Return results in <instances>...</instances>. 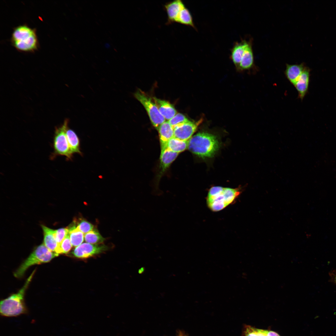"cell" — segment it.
<instances>
[{"mask_svg":"<svg viewBox=\"0 0 336 336\" xmlns=\"http://www.w3.org/2000/svg\"><path fill=\"white\" fill-rule=\"evenodd\" d=\"M254 63V58L251 44L250 43L246 49L243 54L237 70L240 71L250 69Z\"/></svg>","mask_w":336,"mask_h":336,"instance_id":"16","label":"cell"},{"mask_svg":"<svg viewBox=\"0 0 336 336\" xmlns=\"http://www.w3.org/2000/svg\"><path fill=\"white\" fill-rule=\"evenodd\" d=\"M240 189L239 188L212 187L207 195V205L213 212L220 211L235 201L241 193Z\"/></svg>","mask_w":336,"mask_h":336,"instance_id":"2","label":"cell"},{"mask_svg":"<svg viewBox=\"0 0 336 336\" xmlns=\"http://www.w3.org/2000/svg\"><path fill=\"white\" fill-rule=\"evenodd\" d=\"M76 227L79 231L85 234L92 230L93 226L87 221L81 220L79 222Z\"/></svg>","mask_w":336,"mask_h":336,"instance_id":"27","label":"cell"},{"mask_svg":"<svg viewBox=\"0 0 336 336\" xmlns=\"http://www.w3.org/2000/svg\"><path fill=\"white\" fill-rule=\"evenodd\" d=\"M84 238L86 242L93 244L101 243L105 240V238L95 230H91L85 234Z\"/></svg>","mask_w":336,"mask_h":336,"instance_id":"24","label":"cell"},{"mask_svg":"<svg viewBox=\"0 0 336 336\" xmlns=\"http://www.w3.org/2000/svg\"><path fill=\"white\" fill-rule=\"evenodd\" d=\"M219 148V142L216 137L208 133H198L188 140L189 150L201 157L213 156Z\"/></svg>","mask_w":336,"mask_h":336,"instance_id":"3","label":"cell"},{"mask_svg":"<svg viewBox=\"0 0 336 336\" xmlns=\"http://www.w3.org/2000/svg\"><path fill=\"white\" fill-rule=\"evenodd\" d=\"M44 233V244L50 251L55 252L58 246L54 235V230L42 225Z\"/></svg>","mask_w":336,"mask_h":336,"instance_id":"18","label":"cell"},{"mask_svg":"<svg viewBox=\"0 0 336 336\" xmlns=\"http://www.w3.org/2000/svg\"><path fill=\"white\" fill-rule=\"evenodd\" d=\"M153 100L159 112L165 119L168 121L177 114L174 106L169 102L155 97L153 98Z\"/></svg>","mask_w":336,"mask_h":336,"instance_id":"11","label":"cell"},{"mask_svg":"<svg viewBox=\"0 0 336 336\" xmlns=\"http://www.w3.org/2000/svg\"><path fill=\"white\" fill-rule=\"evenodd\" d=\"M250 42L245 40L235 43L231 50L230 58L236 69L240 62L241 57Z\"/></svg>","mask_w":336,"mask_h":336,"instance_id":"14","label":"cell"},{"mask_svg":"<svg viewBox=\"0 0 336 336\" xmlns=\"http://www.w3.org/2000/svg\"><path fill=\"white\" fill-rule=\"evenodd\" d=\"M203 120V119L201 118L196 122L189 120L173 128L174 137L181 140H189Z\"/></svg>","mask_w":336,"mask_h":336,"instance_id":"9","label":"cell"},{"mask_svg":"<svg viewBox=\"0 0 336 336\" xmlns=\"http://www.w3.org/2000/svg\"><path fill=\"white\" fill-rule=\"evenodd\" d=\"M72 245L69 238V233L65 238L59 244L55 252L59 254H67L71 249Z\"/></svg>","mask_w":336,"mask_h":336,"instance_id":"25","label":"cell"},{"mask_svg":"<svg viewBox=\"0 0 336 336\" xmlns=\"http://www.w3.org/2000/svg\"><path fill=\"white\" fill-rule=\"evenodd\" d=\"M108 249V247L104 244H93L84 243L76 247L72 254L77 258H87L100 254Z\"/></svg>","mask_w":336,"mask_h":336,"instance_id":"8","label":"cell"},{"mask_svg":"<svg viewBox=\"0 0 336 336\" xmlns=\"http://www.w3.org/2000/svg\"><path fill=\"white\" fill-rule=\"evenodd\" d=\"M188 144V140H181L174 137L168 142L166 147L171 151L179 153L187 149Z\"/></svg>","mask_w":336,"mask_h":336,"instance_id":"21","label":"cell"},{"mask_svg":"<svg viewBox=\"0 0 336 336\" xmlns=\"http://www.w3.org/2000/svg\"><path fill=\"white\" fill-rule=\"evenodd\" d=\"M178 154L167 148L161 149L160 157V168L161 172H164L169 167Z\"/></svg>","mask_w":336,"mask_h":336,"instance_id":"17","label":"cell"},{"mask_svg":"<svg viewBox=\"0 0 336 336\" xmlns=\"http://www.w3.org/2000/svg\"><path fill=\"white\" fill-rule=\"evenodd\" d=\"M68 228H61L54 230V235L55 239L58 244L60 243L69 233Z\"/></svg>","mask_w":336,"mask_h":336,"instance_id":"28","label":"cell"},{"mask_svg":"<svg viewBox=\"0 0 336 336\" xmlns=\"http://www.w3.org/2000/svg\"><path fill=\"white\" fill-rule=\"evenodd\" d=\"M134 96L144 107L152 125L157 129L166 119L159 112L153 100L140 90L137 91Z\"/></svg>","mask_w":336,"mask_h":336,"instance_id":"7","label":"cell"},{"mask_svg":"<svg viewBox=\"0 0 336 336\" xmlns=\"http://www.w3.org/2000/svg\"><path fill=\"white\" fill-rule=\"evenodd\" d=\"M68 228L69 238L72 246L77 247L82 244L84 240V233L75 226H72Z\"/></svg>","mask_w":336,"mask_h":336,"instance_id":"23","label":"cell"},{"mask_svg":"<svg viewBox=\"0 0 336 336\" xmlns=\"http://www.w3.org/2000/svg\"><path fill=\"white\" fill-rule=\"evenodd\" d=\"M158 130L161 148H167L168 142L174 137V128L168 121H165L159 127Z\"/></svg>","mask_w":336,"mask_h":336,"instance_id":"13","label":"cell"},{"mask_svg":"<svg viewBox=\"0 0 336 336\" xmlns=\"http://www.w3.org/2000/svg\"><path fill=\"white\" fill-rule=\"evenodd\" d=\"M185 6L181 0H175L166 3L164 6L167 15V25L176 23L180 11Z\"/></svg>","mask_w":336,"mask_h":336,"instance_id":"10","label":"cell"},{"mask_svg":"<svg viewBox=\"0 0 336 336\" xmlns=\"http://www.w3.org/2000/svg\"><path fill=\"white\" fill-rule=\"evenodd\" d=\"M66 135L72 153H77L82 155L79 138L75 132L72 129L67 128Z\"/></svg>","mask_w":336,"mask_h":336,"instance_id":"19","label":"cell"},{"mask_svg":"<svg viewBox=\"0 0 336 336\" xmlns=\"http://www.w3.org/2000/svg\"><path fill=\"white\" fill-rule=\"evenodd\" d=\"M35 271L34 270L27 279L23 287L15 294L1 301L0 312L1 315L14 317L27 313L24 302V295Z\"/></svg>","mask_w":336,"mask_h":336,"instance_id":"1","label":"cell"},{"mask_svg":"<svg viewBox=\"0 0 336 336\" xmlns=\"http://www.w3.org/2000/svg\"><path fill=\"white\" fill-rule=\"evenodd\" d=\"M11 41L13 45L21 51L34 52L38 47L35 30L25 25L15 28L12 33Z\"/></svg>","mask_w":336,"mask_h":336,"instance_id":"4","label":"cell"},{"mask_svg":"<svg viewBox=\"0 0 336 336\" xmlns=\"http://www.w3.org/2000/svg\"><path fill=\"white\" fill-rule=\"evenodd\" d=\"M58 254L48 249L42 244L37 247L14 273L15 277H22L27 270L32 265L48 263Z\"/></svg>","mask_w":336,"mask_h":336,"instance_id":"5","label":"cell"},{"mask_svg":"<svg viewBox=\"0 0 336 336\" xmlns=\"http://www.w3.org/2000/svg\"><path fill=\"white\" fill-rule=\"evenodd\" d=\"M305 68L302 64H287L285 75L289 81L294 86Z\"/></svg>","mask_w":336,"mask_h":336,"instance_id":"15","label":"cell"},{"mask_svg":"<svg viewBox=\"0 0 336 336\" xmlns=\"http://www.w3.org/2000/svg\"><path fill=\"white\" fill-rule=\"evenodd\" d=\"M184 115L180 113L176 114L172 118L168 121L174 128L175 127L189 121Z\"/></svg>","mask_w":336,"mask_h":336,"instance_id":"26","label":"cell"},{"mask_svg":"<svg viewBox=\"0 0 336 336\" xmlns=\"http://www.w3.org/2000/svg\"><path fill=\"white\" fill-rule=\"evenodd\" d=\"M244 336H280L276 332L267 330L256 328L250 325H246Z\"/></svg>","mask_w":336,"mask_h":336,"instance_id":"20","label":"cell"},{"mask_svg":"<svg viewBox=\"0 0 336 336\" xmlns=\"http://www.w3.org/2000/svg\"><path fill=\"white\" fill-rule=\"evenodd\" d=\"M176 23L192 27L196 30L191 14L186 6L180 11Z\"/></svg>","mask_w":336,"mask_h":336,"instance_id":"22","label":"cell"},{"mask_svg":"<svg viewBox=\"0 0 336 336\" xmlns=\"http://www.w3.org/2000/svg\"><path fill=\"white\" fill-rule=\"evenodd\" d=\"M69 120L65 119L60 126L55 128L54 137V151L50 157L54 159L58 156H65L67 160H72L73 154L70 150L66 135Z\"/></svg>","mask_w":336,"mask_h":336,"instance_id":"6","label":"cell"},{"mask_svg":"<svg viewBox=\"0 0 336 336\" xmlns=\"http://www.w3.org/2000/svg\"><path fill=\"white\" fill-rule=\"evenodd\" d=\"M310 77V70L305 68L294 86L298 93V97L303 100L307 91Z\"/></svg>","mask_w":336,"mask_h":336,"instance_id":"12","label":"cell"},{"mask_svg":"<svg viewBox=\"0 0 336 336\" xmlns=\"http://www.w3.org/2000/svg\"><path fill=\"white\" fill-rule=\"evenodd\" d=\"M178 334H179V336H186V335H184V334H183L182 333V332H181L180 331V332H179Z\"/></svg>","mask_w":336,"mask_h":336,"instance_id":"29","label":"cell"},{"mask_svg":"<svg viewBox=\"0 0 336 336\" xmlns=\"http://www.w3.org/2000/svg\"><path fill=\"white\" fill-rule=\"evenodd\" d=\"M334 281L336 282V276L334 278Z\"/></svg>","mask_w":336,"mask_h":336,"instance_id":"30","label":"cell"}]
</instances>
